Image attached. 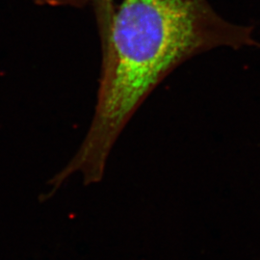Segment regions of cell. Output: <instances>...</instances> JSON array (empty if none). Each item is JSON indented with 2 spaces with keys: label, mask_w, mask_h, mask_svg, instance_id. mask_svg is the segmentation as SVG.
I'll return each mask as SVG.
<instances>
[{
  "label": "cell",
  "mask_w": 260,
  "mask_h": 260,
  "mask_svg": "<svg viewBox=\"0 0 260 260\" xmlns=\"http://www.w3.org/2000/svg\"><path fill=\"white\" fill-rule=\"evenodd\" d=\"M102 68L92 121L72 159L48 181L103 180L112 150L136 112L176 69L219 48H258L251 25L219 15L208 0H121L98 19Z\"/></svg>",
  "instance_id": "1"
},
{
  "label": "cell",
  "mask_w": 260,
  "mask_h": 260,
  "mask_svg": "<svg viewBox=\"0 0 260 260\" xmlns=\"http://www.w3.org/2000/svg\"><path fill=\"white\" fill-rule=\"evenodd\" d=\"M39 4L49 6H83L89 2H95L96 0H35Z\"/></svg>",
  "instance_id": "2"
}]
</instances>
